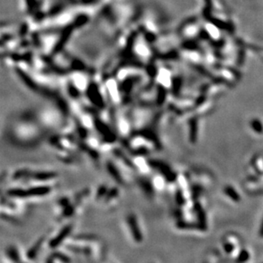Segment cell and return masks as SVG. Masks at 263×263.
<instances>
[{"instance_id": "obj_1", "label": "cell", "mask_w": 263, "mask_h": 263, "mask_svg": "<svg viewBox=\"0 0 263 263\" xmlns=\"http://www.w3.org/2000/svg\"><path fill=\"white\" fill-rule=\"evenodd\" d=\"M127 223L129 226V228H130V233H131L133 239L136 241L141 242L142 239V235H141L140 226H139L136 217L134 215H130L127 219Z\"/></svg>"}, {"instance_id": "obj_4", "label": "cell", "mask_w": 263, "mask_h": 263, "mask_svg": "<svg viewBox=\"0 0 263 263\" xmlns=\"http://www.w3.org/2000/svg\"><path fill=\"white\" fill-rule=\"evenodd\" d=\"M250 125H251V128L253 129L255 131L256 133H262L263 132V125L261 122L258 120V119H253L251 122H250Z\"/></svg>"}, {"instance_id": "obj_6", "label": "cell", "mask_w": 263, "mask_h": 263, "mask_svg": "<svg viewBox=\"0 0 263 263\" xmlns=\"http://www.w3.org/2000/svg\"><path fill=\"white\" fill-rule=\"evenodd\" d=\"M233 249H234V247H233V245L232 244H224V249H225V251L226 253H231L233 250Z\"/></svg>"}, {"instance_id": "obj_5", "label": "cell", "mask_w": 263, "mask_h": 263, "mask_svg": "<svg viewBox=\"0 0 263 263\" xmlns=\"http://www.w3.org/2000/svg\"><path fill=\"white\" fill-rule=\"evenodd\" d=\"M249 253H248V251H246V250H242V251L240 252L239 255V257H238V259H237V261H239V262H244V261H246L249 259Z\"/></svg>"}, {"instance_id": "obj_3", "label": "cell", "mask_w": 263, "mask_h": 263, "mask_svg": "<svg viewBox=\"0 0 263 263\" xmlns=\"http://www.w3.org/2000/svg\"><path fill=\"white\" fill-rule=\"evenodd\" d=\"M224 191H225L226 194L230 197V198H232L233 200H234L236 202L239 201V195L238 194V193L232 187H226Z\"/></svg>"}, {"instance_id": "obj_2", "label": "cell", "mask_w": 263, "mask_h": 263, "mask_svg": "<svg viewBox=\"0 0 263 263\" xmlns=\"http://www.w3.org/2000/svg\"><path fill=\"white\" fill-rule=\"evenodd\" d=\"M190 132H189V137L190 141L194 143L197 141V121L196 118H193L190 121Z\"/></svg>"}]
</instances>
